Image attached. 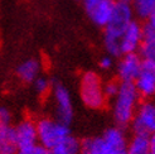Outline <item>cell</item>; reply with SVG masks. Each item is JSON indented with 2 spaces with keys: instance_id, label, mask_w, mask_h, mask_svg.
I'll list each match as a JSON object with an SVG mask.
<instances>
[{
  "instance_id": "6da1fadb",
  "label": "cell",
  "mask_w": 155,
  "mask_h": 154,
  "mask_svg": "<svg viewBox=\"0 0 155 154\" xmlns=\"http://www.w3.org/2000/svg\"><path fill=\"white\" fill-rule=\"evenodd\" d=\"M139 92L134 82H121L117 95L115 96L114 119L119 126L129 125L137 109Z\"/></svg>"
},
{
  "instance_id": "7a4b0ae2",
  "label": "cell",
  "mask_w": 155,
  "mask_h": 154,
  "mask_svg": "<svg viewBox=\"0 0 155 154\" xmlns=\"http://www.w3.org/2000/svg\"><path fill=\"white\" fill-rule=\"evenodd\" d=\"M35 124L38 143L48 150H51L54 145H57L61 140H63L66 136L71 134L69 126L57 119L42 118L35 121Z\"/></svg>"
},
{
  "instance_id": "3957f363",
  "label": "cell",
  "mask_w": 155,
  "mask_h": 154,
  "mask_svg": "<svg viewBox=\"0 0 155 154\" xmlns=\"http://www.w3.org/2000/svg\"><path fill=\"white\" fill-rule=\"evenodd\" d=\"M134 10L133 6L130 5L129 2H117L114 8V12L110 20L105 25V38H111V39H117L120 38L122 33L125 32L127 25L133 22Z\"/></svg>"
},
{
  "instance_id": "277c9868",
  "label": "cell",
  "mask_w": 155,
  "mask_h": 154,
  "mask_svg": "<svg viewBox=\"0 0 155 154\" xmlns=\"http://www.w3.org/2000/svg\"><path fill=\"white\" fill-rule=\"evenodd\" d=\"M80 95L82 102L90 109H101L105 105L106 97L102 91V83L97 73L86 72L80 85Z\"/></svg>"
},
{
  "instance_id": "5b68a950",
  "label": "cell",
  "mask_w": 155,
  "mask_h": 154,
  "mask_svg": "<svg viewBox=\"0 0 155 154\" xmlns=\"http://www.w3.org/2000/svg\"><path fill=\"white\" fill-rule=\"evenodd\" d=\"M130 124L134 135L149 136L155 133V105L151 102H143L139 105Z\"/></svg>"
},
{
  "instance_id": "8992f818",
  "label": "cell",
  "mask_w": 155,
  "mask_h": 154,
  "mask_svg": "<svg viewBox=\"0 0 155 154\" xmlns=\"http://www.w3.org/2000/svg\"><path fill=\"white\" fill-rule=\"evenodd\" d=\"M53 99L56 102L57 120L69 125L73 119V105L69 91L62 83H56L53 86Z\"/></svg>"
},
{
  "instance_id": "52a82bcc",
  "label": "cell",
  "mask_w": 155,
  "mask_h": 154,
  "mask_svg": "<svg viewBox=\"0 0 155 154\" xmlns=\"http://www.w3.org/2000/svg\"><path fill=\"white\" fill-rule=\"evenodd\" d=\"M139 95L150 97L155 94V65L143 61L141 70L134 81Z\"/></svg>"
},
{
  "instance_id": "ba28073f",
  "label": "cell",
  "mask_w": 155,
  "mask_h": 154,
  "mask_svg": "<svg viewBox=\"0 0 155 154\" xmlns=\"http://www.w3.org/2000/svg\"><path fill=\"white\" fill-rule=\"evenodd\" d=\"M141 65H143V59L139 56V53L136 52L125 53L117 67V72L121 82H134L141 70Z\"/></svg>"
},
{
  "instance_id": "9c48e42d",
  "label": "cell",
  "mask_w": 155,
  "mask_h": 154,
  "mask_svg": "<svg viewBox=\"0 0 155 154\" xmlns=\"http://www.w3.org/2000/svg\"><path fill=\"white\" fill-rule=\"evenodd\" d=\"M143 41V32L140 23L133 20L125 29L120 38V51L121 55L136 52Z\"/></svg>"
},
{
  "instance_id": "30bf717a",
  "label": "cell",
  "mask_w": 155,
  "mask_h": 154,
  "mask_svg": "<svg viewBox=\"0 0 155 154\" xmlns=\"http://www.w3.org/2000/svg\"><path fill=\"white\" fill-rule=\"evenodd\" d=\"M102 139L110 154H126L129 140L126 138L125 132L121 126H115L107 129L102 135Z\"/></svg>"
},
{
  "instance_id": "8fae6325",
  "label": "cell",
  "mask_w": 155,
  "mask_h": 154,
  "mask_svg": "<svg viewBox=\"0 0 155 154\" xmlns=\"http://www.w3.org/2000/svg\"><path fill=\"white\" fill-rule=\"evenodd\" d=\"M14 130H15V140H17V149L38 143L35 121L30 119H24L14 126Z\"/></svg>"
},
{
  "instance_id": "7c38bea8",
  "label": "cell",
  "mask_w": 155,
  "mask_h": 154,
  "mask_svg": "<svg viewBox=\"0 0 155 154\" xmlns=\"http://www.w3.org/2000/svg\"><path fill=\"white\" fill-rule=\"evenodd\" d=\"M116 0H97L91 8L86 10L91 20L98 27H105L110 20Z\"/></svg>"
},
{
  "instance_id": "4fadbf2b",
  "label": "cell",
  "mask_w": 155,
  "mask_h": 154,
  "mask_svg": "<svg viewBox=\"0 0 155 154\" xmlns=\"http://www.w3.org/2000/svg\"><path fill=\"white\" fill-rule=\"evenodd\" d=\"M17 152V140L15 130L12 122L0 121V154H15Z\"/></svg>"
},
{
  "instance_id": "5bb4252c",
  "label": "cell",
  "mask_w": 155,
  "mask_h": 154,
  "mask_svg": "<svg viewBox=\"0 0 155 154\" xmlns=\"http://www.w3.org/2000/svg\"><path fill=\"white\" fill-rule=\"evenodd\" d=\"M41 73V62L35 58L25 59L18 66L17 76L25 83L33 82Z\"/></svg>"
},
{
  "instance_id": "9a60e30c",
  "label": "cell",
  "mask_w": 155,
  "mask_h": 154,
  "mask_svg": "<svg viewBox=\"0 0 155 154\" xmlns=\"http://www.w3.org/2000/svg\"><path fill=\"white\" fill-rule=\"evenodd\" d=\"M78 154H110L102 136L87 138L80 143Z\"/></svg>"
},
{
  "instance_id": "2e32d148",
  "label": "cell",
  "mask_w": 155,
  "mask_h": 154,
  "mask_svg": "<svg viewBox=\"0 0 155 154\" xmlns=\"http://www.w3.org/2000/svg\"><path fill=\"white\" fill-rule=\"evenodd\" d=\"M80 140L69 134L63 140H61L57 145L49 150L51 154H78L80 153Z\"/></svg>"
},
{
  "instance_id": "e0dca14e",
  "label": "cell",
  "mask_w": 155,
  "mask_h": 154,
  "mask_svg": "<svg viewBox=\"0 0 155 154\" xmlns=\"http://www.w3.org/2000/svg\"><path fill=\"white\" fill-rule=\"evenodd\" d=\"M126 154H149V136L134 135L129 142Z\"/></svg>"
},
{
  "instance_id": "ac0fdd59",
  "label": "cell",
  "mask_w": 155,
  "mask_h": 154,
  "mask_svg": "<svg viewBox=\"0 0 155 154\" xmlns=\"http://www.w3.org/2000/svg\"><path fill=\"white\" fill-rule=\"evenodd\" d=\"M133 10L137 14L139 18L148 19L149 15L155 10V0H131Z\"/></svg>"
},
{
  "instance_id": "d6986e66",
  "label": "cell",
  "mask_w": 155,
  "mask_h": 154,
  "mask_svg": "<svg viewBox=\"0 0 155 154\" xmlns=\"http://www.w3.org/2000/svg\"><path fill=\"white\" fill-rule=\"evenodd\" d=\"M137 51H139V56L141 57L143 61L155 65V42L141 41V44Z\"/></svg>"
},
{
  "instance_id": "ffe728a7",
  "label": "cell",
  "mask_w": 155,
  "mask_h": 154,
  "mask_svg": "<svg viewBox=\"0 0 155 154\" xmlns=\"http://www.w3.org/2000/svg\"><path fill=\"white\" fill-rule=\"evenodd\" d=\"M15 154H49V150L44 148L43 145H41L39 143H37L33 145H28V147L18 148Z\"/></svg>"
},
{
  "instance_id": "44dd1931",
  "label": "cell",
  "mask_w": 155,
  "mask_h": 154,
  "mask_svg": "<svg viewBox=\"0 0 155 154\" xmlns=\"http://www.w3.org/2000/svg\"><path fill=\"white\" fill-rule=\"evenodd\" d=\"M33 85H34V90L37 91V94H39V95H45L51 89L49 80L42 76H38L33 81Z\"/></svg>"
},
{
  "instance_id": "7402d4cb",
  "label": "cell",
  "mask_w": 155,
  "mask_h": 154,
  "mask_svg": "<svg viewBox=\"0 0 155 154\" xmlns=\"http://www.w3.org/2000/svg\"><path fill=\"white\" fill-rule=\"evenodd\" d=\"M119 87H120V85L117 82H115V81L107 82L105 86H102V91H104L105 97L115 99V96L117 95V92H119Z\"/></svg>"
},
{
  "instance_id": "603a6c76",
  "label": "cell",
  "mask_w": 155,
  "mask_h": 154,
  "mask_svg": "<svg viewBox=\"0 0 155 154\" xmlns=\"http://www.w3.org/2000/svg\"><path fill=\"white\" fill-rule=\"evenodd\" d=\"M0 121L2 122H12V114L6 107H0Z\"/></svg>"
},
{
  "instance_id": "cb8c5ba5",
  "label": "cell",
  "mask_w": 155,
  "mask_h": 154,
  "mask_svg": "<svg viewBox=\"0 0 155 154\" xmlns=\"http://www.w3.org/2000/svg\"><path fill=\"white\" fill-rule=\"evenodd\" d=\"M100 66L104 70H108V68L112 67V58L111 57H104L101 59V62H100Z\"/></svg>"
},
{
  "instance_id": "d4e9b609",
  "label": "cell",
  "mask_w": 155,
  "mask_h": 154,
  "mask_svg": "<svg viewBox=\"0 0 155 154\" xmlns=\"http://www.w3.org/2000/svg\"><path fill=\"white\" fill-rule=\"evenodd\" d=\"M149 154H155V133L149 135Z\"/></svg>"
},
{
  "instance_id": "484cf974",
  "label": "cell",
  "mask_w": 155,
  "mask_h": 154,
  "mask_svg": "<svg viewBox=\"0 0 155 154\" xmlns=\"http://www.w3.org/2000/svg\"><path fill=\"white\" fill-rule=\"evenodd\" d=\"M148 23H149V24H151L153 27H155V10L149 15V18H148Z\"/></svg>"
},
{
  "instance_id": "4316f807",
  "label": "cell",
  "mask_w": 155,
  "mask_h": 154,
  "mask_svg": "<svg viewBox=\"0 0 155 154\" xmlns=\"http://www.w3.org/2000/svg\"><path fill=\"white\" fill-rule=\"evenodd\" d=\"M117 2H129V3H130L131 0H117Z\"/></svg>"
},
{
  "instance_id": "83f0119b",
  "label": "cell",
  "mask_w": 155,
  "mask_h": 154,
  "mask_svg": "<svg viewBox=\"0 0 155 154\" xmlns=\"http://www.w3.org/2000/svg\"><path fill=\"white\" fill-rule=\"evenodd\" d=\"M49 154H51V153H49Z\"/></svg>"
}]
</instances>
